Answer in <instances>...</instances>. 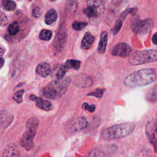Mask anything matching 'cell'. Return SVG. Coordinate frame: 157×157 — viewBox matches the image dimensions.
<instances>
[{
    "label": "cell",
    "mask_w": 157,
    "mask_h": 157,
    "mask_svg": "<svg viewBox=\"0 0 157 157\" xmlns=\"http://www.w3.org/2000/svg\"><path fill=\"white\" fill-rule=\"evenodd\" d=\"M156 70L154 68H145L133 72L128 75L124 83L129 88H133L150 85L156 79Z\"/></svg>",
    "instance_id": "1"
},
{
    "label": "cell",
    "mask_w": 157,
    "mask_h": 157,
    "mask_svg": "<svg viewBox=\"0 0 157 157\" xmlns=\"http://www.w3.org/2000/svg\"><path fill=\"white\" fill-rule=\"evenodd\" d=\"M134 128L135 124L133 122L114 124L104 129L101 132V136L105 140L122 139L132 134Z\"/></svg>",
    "instance_id": "2"
},
{
    "label": "cell",
    "mask_w": 157,
    "mask_h": 157,
    "mask_svg": "<svg viewBox=\"0 0 157 157\" xmlns=\"http://www.w3.org/2000/svg\"><path fill=\"white\" fill-rule=\"evenodd\" d=\"M70 83L71 79L68 77L53 80L44 88L43 95L48 99H58L66 92Z\"/></svg>",
    "instance_id": "3"
},
{
    "label": "cell",
    "mask_w": 157,
    "mask_h": 157,
    "mask_svg": "<svg viewBox=\"0 0 157 157\" xmlns=\"http://www.w3.org/2000/svg\"><path fill=\"white\" fill-rule=\"evenodd\" d=\"M39 120L35 117L30 118L26 123L25 131L21 138L20 144L26 150H30L34 147V138L39 125Z\"/></svg>",
    "instance_id": "4"
},
{
    "label": "cell",
    "mask_w": 157,
    "mask_h": 157,
    "mask_svg": "<svg viewBox=\"0 0 157 157\" xmlns=\"http://www.w3.org/2000/svg\"><path fill=\"white\" fill-rule=\"evenodd\" d=\"M88 6L83 13L89 18L93 24L99 22L104 10L105 0H88Z\"/></svg>",
    "instance_id": "5"
},
{
    "label": "cell",
    "mask_w": 157,
    "mask_h": 157,
    "mask_svg": "<svg viewBox=\"0 0 157 157\" xmlns=\"http://www.w3.org/2000/svg\"><path fill=\"white\" fill-rule=\"evenodd\" d=\"M129 63L134 66L144 64L157 61V50H137L132 53L128 59Z\"/></svg>",
    "instance_id": "6"
},
{
    "label": "cell",
    "mask_w": 157,
    "mask_h": 157,
    "mask_svg": "<svg viewBox=\"0 0 157 157\" xmlns=\"http://www.w3.org/2000/svg\"><path fill=\"white\" fill-rule=\"evenodd\" d=\"M145 135L157 153V115L148 120L145 126Z\"/></svg>",
    "instance_id": "7"
},
{
    "label": "cell",
    "mask_w": 157,
    "mask_h": 157,
    "mask_svg": "<svg viewBox=\"0 0 157 157\" xmlns=\"http://www.w3.org/2000/svg\"><path fill=\"white\" fill-rule=\"evenodd\" d=\"M153 25V19H145L141 20L135 19L131 23V28L137 34H144L148 32Z\"/></svg>",
    "instance_id": "8"
},
{
    "label": "cell",
    "mask_w": 157,
    "mask_h": 157,
    "mask_svg": "<svg viewBox=\"0 0 157 157\" xmlns=\"http://www.w3.org/2000/svg\"><path fill=\"white\" fill-rule=\"evenodd\" d=\"M87 124V121L85 118L82 117H75L66 123L65 129L68 132H74L85 129Z\"/></svg>",
    "instance_id": "9"
},
{
    "label": "cell",
    "mask_w": 157,
    "mask_h": 157,
    "mask_svg": "<svg viewBox=\"0 0 157 157\" xmlns=\"http://www.w3.org/2000/svg\"><path fill=\"white\" fill-rule=\"evenodd\" d=\"M67 38V33L65 28L61 27L56 34V36L53 41V50L55 53L61 52L65 45Z\"/></svg>",
    "instance_id": "10"
},
{
    "label": "cell",
    "mask_w": 157,
    "mask_h": 157,
    "mask_svg": "<svg viewBox=\"0 0 157 157\" xmlns=\"http://www.w3.org/2000/svg\"><path fill=\"white\" fill-rule=\"evenodd\" d=\"M132 51V48L125 42H121L115 45L112 50V55L120 57H127Z\"/></svg>",
    "instance_id": "11"
},
{
    "label": "cell",
    "mask_w": 157,
    "mask_h": 157,
    "mask_svg": "<svg viewBox=\"0 0 157 157\" xmlns=\"http://www.w3.org/2000/svg\"><path fill=\"white\" fill-rule=\"evenodd\" d=\"M13 116L6 110H0V130L7 128L13 121Z\"/></svg>",
    "instance_id": "12"
},
{
    "label": "cell",
    "mask_w": 157,
    "mask_h": 157,
    "mask_svg": "<svg viewBox=\"0 0 157 157\" xmlns=\"http://www.w3.org/2000/svg\"><path fill=\"white\" fill-rule=\"evenodd\" d=\"M29 99L35 101L36 105L40 109L45 111H49L52 109V105L50 102L47 100H44L41 98L37 97L34 94L29 96Z\"/></svg>",
    "instance_id": "13"
},
{
    "label": "cell",
    "mask_w": 157,
    "mask_h": 157,
    "mask_svg": "<svg viewBox=\"0 0 157 157\" xmlns=\"http://www.w3.org/2000/svg\"><path fill=\"white\" fill-rule=\"evenodd\" d=\"M3 157H20V152L15 144L7 145L3 151Z\"/></svg>",
    "instance_id": "14"
},
{
    "label": "cell",
    "mask_w": 157,
    "mask_h": 157,
    "mask_svg": "<svg viewBox=\"0 0 157 157\" xmlns=\"http://www.w3.org/2000/svg\"><path fill=\"white\" fill-rule=\"evenodd\" d=\"M136 10L134 8H131V9H128L126 10H124L120 15L119 19L117 20V21L115 23L114 29H113V34L114 35H116L121 29V27H122V24H123V21L124 20V19L126 18V15H128V13H131L133 12V11Z\"/></svg>",
    "instance_id": "15"
},
{
    "label": "cell",
    "mask_w": 157,
    "mask_h": 157,
    "mask_svg": "<svg viewBox=\"0 0 157 157\" xmlns=\"http://www.w3.org/2000/svg\"><path fill=\"white\" fill-rule=\"evenodd\" d=\"M36 73L42 77H46L50 74L51 69L48 63L43 62L39 64L36 69Z\"/></svg>",
    "instance_id": "16"
},
{
    "label": "cell",
    "mask_w": 157,
    "mask_h": 157,
    "mask_svg": "<svg viewBox=\"0 0 157 157\" xmlns=\"http://www.w3.org/2000/svg\"><path fill=\"white\" fill-rule=\"evenodd\" d=\"M107 44V33L104 31L101 33L100 36V40L98 47V52L99 54H104L106 50Z\"/></svg>",
    "instance_id": "17"
},
{
    "label": "cell",
    "mask_w": 157,
    "mask_h": 157,
    "mask_svg": "<svg viewBox=\"0 0 157 157\" xmlns=\"http://www.w3.org/2000/svg\"><path fill=\"white\" fill-rule=\"evenodd\" d=\"M94 40V36L92 35L90 32H86L82 39L81 42V47L85 50L89 49L92 45Z\"/></svg>",
    "instance_id": "18"
},
{
    "label": "cell",
    "mask_w": 157,
    "mask_h": 157,
    "mask_svg": "<svg viewBox=\"0 0 157 157\" xmlns=\"http://www.w3.org/2000/svg\"><path fill=\"white\" fill-rule=\"evenodd\" d=\"M78 6V0H66L65 10L67 15H72L76 11Z\"/></svg>",
    "instance_id": "19"
},
{
    "label": "cell",
    "mask_w": 157,
    "mask_h": 157,
    "mask_svg": "<svg viewBox=\"0 0 157 157\" xmlns=\"http://www.w3.org/2000/svg\"><path fill=\"white\" fill-rule=\"evenodd\" d=\"M57 13L54 9H50L45 14V22L47 25H51L56 21L57 19Z\"/></svg>",
    "instance_id": "20"
},
{
    "label": "cell",
    "mask_w": 157,
    "mask_h": 157,
    "mask_svg": "<svg viewBox=\"0 0 157 157\" xmlns=\"http://www.w3.org/2000/svg\"><path fill=\"white\" fill-rule=\"evenodd\" d=\"M146 99L151 102H157V84L148 90L146 94Z\"/></svg>",
    "instance_id": "21"
},
{
    "label": "cell",
    "mask_w": 157,
    "mask_h": 157,
    "mask_svg": "<svg viewBox=\"0 0 157 157\" xmlns=\"http://www.w3.org/2000/svg\"><path fill=\"white\" fill-rule=\"evenodd\" d=\"M64 66L66 68L67 71L70 69L78 70L80 67V61L75 59H69L66 61Z\"/></svg>",
    "instance_id": "22"
},
{
    "label": "cell",
    "mask_w": 157,
    "mask_h": 157,
    "mask_svg": "<svg viewBox=\"0 0 157 157\" xmlns=\"http://www.w3.org/2000/svg\"><path fill=\"white\" fill-rule=\"evenodd\" d=\"M2 6L7 11H12L16 9V3L12 0H3Z\"/></svg>",
    "instance_id": "23"
},
{
    "label": "cell",
    "mask_w": 157,
    "mask_h": 157,
    "mask_svg": "<svg viewBox=\"0 0 157 157\" xmlns=\"http://www.w3.org/2000/svg\"><path fill=\"white\" fill-rule=\"evenodd\" d=\"M8 33L11 36H15L17 34L20 30L19 25L17 21H13L10 23L8 26Z\"/></svg>",
    "instance_id": "24"
},
{
    "label": "cell",
    "mask_w": 157,
    "mask_h": 157,
    "mask_svg": "<svg viewBox=\"0 0 157 157\" xmlns=\"http://www.w3.org/2000/svg\"><path fill=\"white\" fill-rule=\"evenodd\" d=\"M52 36V33L51 31L48 29H42L39 35V37L42 40H49L51 39Z\"/></svg>",
    "instance_id": "25"
},
{
    "label": "cell",
    "mask_w": 157,
    "mask_h": 157,
    "mask_svg": "<svg viewBox=\"0 0 157 157\" xmlns=\"http://www.w3.org/2000/svg\"><path fill=\"white\" fill-rule=\"evenodd\" d=\"M105 91V89H104V88H96L93 91H91V92H90L89 93H88L87 96H94V97L100 98H102Z\"/></svg>",
    "instance_id": "26"
},
{
    "label": "cell",
    "mask_w": 157,
    "mask_h": 157,
    "mask_svg": "<svg viewBox=\"0 0 157 157\" xmlns=\"http://www.w3.org/2000/svg\"><path fill=\"white\" fill-rule=\"evenodd\" d=\"M88 23L86 22H79V21H74L72 25V28L76 31H80L82 29H83V28H85L86 26H87Z\"/></svg>",
    "instance_id": "27"
},
{
    "label": "cell",
    "mask_w": 157,
    "mask_h": 157,
    "mask_svg": "<svg viewBox=\"0 0 157 157\" xmlns=\"http://www.w3.org/2000/svg\"><path fill=\"white\" fill-rule=\"evenodd\" d=\"M24 90H20L17 91L13 96V99L17 103H21L23 101V94L24 93Z\"/></svg>",
    "instance_id": "28"
},
{
    "label": "cell",
    "mask_w": 157,
    "mask_h": 157,
    "mask_svg": "<svg viewBox=\"0 0 157 157\" xmlns=\"http://www.w3.org/2000/svg\"><path fill=\"white\" fill-rule=\"evenodd\" d=\"M82 109H83L85 110H87L90 112H93L95 110L96 106L94 104H91L90 105V104H88L87 102H84L82 104Z\"/></svg>",
    "instance_id": "29"
},
{
    "label": "cell",
    "mask_w": 157,
    "mask_h": 157,
    "mask_svg": "<svg viewBox=\"0 0 157 157\" xmlns=\"http://www.w3.org/2000/svg\"><path fill=\"white\" fill-rule=\"evenodd\" d=\"M67 71V70L66 69V68L64 66V65L61 66L60 67V68L59 69L57 74H56V77H57V79H61L63 78L66 74V72Z\"/></svg>",
    "instance_id": "30"
},
{
    "label": "cell",
    "mask_w": 157,
    "mask_h": 157,
    "mask_svg": "<svg viewBox=\"0 0 157 157\" xmlns=\"http://www.w3.org/2000/svg\"><path fill=\"white\" fill-rule=\"evenodd\" d=\"M8 18L4 13L0 10V26H4L8 23Z\"/></svg>",
    "instance_id": "31"
},
{
    "label": "cell",
    "mask_w": 157,
    "mask_h": 157,
    "mask_svg": "<svg viewBox=\"0 0 157 157\" xmlns=\"http://www.w3.org/2000/svg\"><path fill=\"white\" fill-rule=\"evenodd\" d=\"M32 15L35 18H39L41 15V10L39 7H35L32 11Z\"/></svg>",
    "instance_id": "32"
},
{
    "label": "cell",
    "mask_w": 157,
    "mask_h": 157,
    "mask_svg": "<svg viewBox=\"0 0 157 157\" xmlns=\"http://www.w3.org/2000/svg\"><path fill=\"white\" fill-rule=\"evenodd\" d=\"M152 42L154 44L157 45V33H155L152 37Z\"/></svg>",
    "instance_id": "33"
},
{
    "label": "cell",
    "mask_w": 157,
    "mask_h": 157,
    "mask_svg": "<svg viewBox=\"0 0 157 157\" xmlns=\"http://www.w3.org/2000/svg\"><path fill=\"white\" fill-rule=\"evenodd\" d=\"M4 64V59H3L2 58L0 57V69H1V67L3 66Z\"/></svg>",
    "instance_id": "34"
},
{
    "label": "cell",
    "mask_w": 157,
    "mask_h": 157,
    "mask_svg": "<svg viewBox=\"0 0 157 157\" xmlns=\"http://www.w3.org/2000/svg\"><path fill=\"white\" fill-rule=\"evenodd\" d=\"M3 53H4V51H3L2 48L0 47V56H2L3 55Z\"/></svg>",
    "instance_id": "35"
},
{
    "label": "cell",
    "mask_w": 157,
    "mask_h": 157,
    "mask_svg": "<svg viewBox=\"0 0 157 157\" xmlns=\"http://www.w3.org/2000/svg\"><path fill=\"white\" fill-rule=\"evenodd\" d=\"M49 1H55V0H49Z\"/></svg>",
    "instance_id": "36"
},
{
    "label": "cell",
    "mask_w": 157,
    "mask_h": 157,
    "mask_svg": "<svg viewBox=\"0 0 157 157\" xmlns=\"http://www.w3.org/2000/svg\"><path fill=\"white\" fill-rule=\"evenodd\" d=\"M28 1H32V0H28Z\"/></svg>",
    "instance_id": "37"
}]
</instances>
